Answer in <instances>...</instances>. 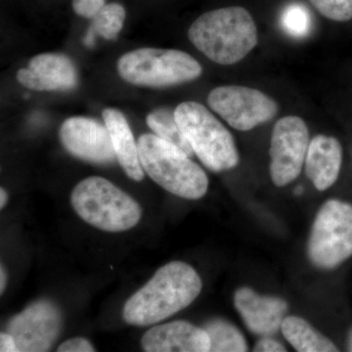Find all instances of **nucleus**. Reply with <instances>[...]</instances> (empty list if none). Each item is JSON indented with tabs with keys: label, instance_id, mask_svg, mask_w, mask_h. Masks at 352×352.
<instances>
[{
	"label": "nucleus",
	"instance_id": "obj_1",
	"mask_svg": "<svg viewBox=\"0 0 352 352\" xmlns=\"http://www.w3.org/2000/svg\"><path fill=\"white\" fill-rule=\"evenodd\" d=\"M203 283L197 271L182 261H171L155 273L124 305L129 325H154L189 307L200 295Z\"/></svg>",
	"mask_w": 352,
	"mask_h": 352
},
{
	"label": "nucleus",
	"instance_id": "obj_2",
	"mask_svg": "<svg viewBox=\"0 0 352 352\" xmlns=\"http://www.w3.org/2000/svg\"><path fill=\"white\" fill-rule=\"evenodd\" d=\"M192 44L214 63L234 65L258 44V30L251 13L240 6L203 14L189 28Z\"/></svg>",
	"mask_w": 352,
	"mask_h": 352
},
{
	"label": "nucleus",
	"instance_id": "obj_3",
	"mask_svg": "<svg viewBox=\"0 0 352 352\" xmlns=\"http://www.w3.org/2000/svg\"><path fill=\"white\" fill-rule=\"evenodd\" d=\"M138 145L143 170L164 190L188 200H198L207 193L205 171L175 145L155 134H143Z\"/></svg>",
	"mask_w": 352,
	"mask_h": 352
},
{
	"label": "nucleus",
	"instance_id": "obj_4",
	"mask_svg": "<svg viewBox=\"0 0 352 352\" xmlns=\"http://www.w3.org/2000/svg\"><path fill=\"white\" fill-rule=\"evenodd\" d=\"M72 206L80 219L107 232H122L138 226L142 210L138 201L99 176H90L72 192Z\"/></svg>",
	"mask_w": 352,
	"mask_h": 352
},
{
	"label": "nucleus",
	"instance_id": "obj_5",
	"mask_svg": "<svg viewBox=\"0 0 352 352\" xmlns=\"http://www.w3.org/2000/svg\"><path fill=\"white\" fill-rule=\"evenodd\" d=\"M175 113L194 154L208 170L220 173L237 166L239 153L232 134L205 106L183 102Z\"/></svg>",
	"mask_w": 352,
	"mask_h": 352
},
{
	"label": "nucleus",
	"instance_id": "obj_6",
	"mask_svg": "<svg viewBox=\"0 0 352 352\" xmlns=\"http://www.w3.org/2000/svg\"><path fill=\"white\" fill-rule=\"evenodd\" d=\"M118 71L132 85L166 87L196 80L203 68L184 51L140 48L122 55L118 62Z\"/></svg>",
	"mask_w": 352,
	"mask_h": 352
},
{
	"label": "nucleus",
	"instance_id": "obj_7",
	"mask_svg": "<svg viewBox=\"0 0 352 352\" xmlns=\"http://www.w3.org/2000/svg\"><path fill=\"white\" fill-rule=\"evenodd\" d=\"M308 256L312 264L324 270H335L352 256V206L330 200L315 217Z\"/></svg>",
	"mask_w": 352,
	"mask_h": 352
},
{
	"label": "nucleus",
	"instance_id": "obj_8",
	"mask_svg": "<svg viewBox=\"0 0 352 352\" xmlns=\"http://www.w3.org/2000/svg\"><path fill=\"white\" fill-rule=\"evenodd\" d=\"M210 109L240 131H252L277 115L276 102L261 90L241 85L215 87L208 96Z\"/></svg>",
	"mask_w": 352,
	"mask_h": 352
},
{
	"label": "nucleus",
	"instance_id": "obj_9",
	"mask_svg": "<svg viewBox=\"0 0 352 352\" xmlns=\"http://www.w3.org/2000/svg\"><path fill=\"white\" fill-rule=\"evenodd\" d=\"M309 146V132L305 120L287 116L273 129L270 144V176L277 187H284L298 177Z\"/></svg>",
	"mask_w": 352,
	"mask_h": 352
},
{
	"label": "nucleus",
	"instance_id": "obj_10",
	"mask_svg": "<svg viewBox=\"0 0 352 352\" xmlns=\"http://www.w3.org/2000/svg\"><path fill=\"white\" fill-rule=\"evenodd\" d=\"M62 329V315L57 305L50 300L32 303L14 316L8 325L20 352L48 351L56 342Z\"/></svg>",
	"mask_w": 352,
	"mask_h": 352
},
{
	"label": "nucleus",
	"instance_id": "obj_11",
	"mask_svg": "<svg viewBox=\"0 0 352 352\" xmlns=\"http://www.w3.org/2000/svg\"><path fill=\"white\" fill-rule=\"evenodd\" d=\"M59 138L69 154L88 163L108 164L117 159L107 127L94 119L69 118L62 124Z\"/></svg>",
	"mask_w": 352,
	"mask_h": 352
},
{
	"label": "nucleus",
	"instance_id": "obj_12",
	"mask_svg": "<svg viewBox=\"0 0 352 352\" xmlns=\"http://www.w3.org/2000/svg\"><path fill=\"white\" fill-rule=\"evenodd\" d=\"M17 80L36 91H65L78 85V71L66 55L43 53L32 58L27 68L18 72Z\"/></svg>",
	"mask_w": 352,
	"mask_h": 352
},
{
	"label": "nucleus",
	"instance_id": "obj_13",
	"mask_svg": "<svg viewBox=\"0 0 352 352\" xmlns=\"http://www.w3.org/2000/svg\"><path fill=\"white\" fill-rule=\"evenodd\" d=\"M234 305L245 327L261 337H270L277 333L288 311L286 300L276 296H259L248 287L236 291Z\"/></svg>",
	"mask_w": 352,
	"mask_h": 352
},
{
	"label": "nucleus",
	"instance_id": "obj_14",
	"mask_svg": "<svg viewBox=\"0 0 352 352\" xmlns=\"http://www.w3.org/2000/svg\"><path fill=\"white\" fill-rule=\"evenodd\" d=\"M147 352H207L210 338L203 328L186 321H175L155 326L141 340Z\"/></svg>",
	"mask_w": 352,
	"mask_h": 352
},
{
	"label": "nucleus",
	"instance_id": "obj_15",
	"mask_svg": "<svg viewBox=\"0 0 352 352\" xmlns=\"http://www.w3.org/2000/svg\"><path fill=\"white\" fill-rule=\"evenodd\" d=\"M342 147L337 138L317 135L310 141L305 157V173L315 188L325 191L339 178Z\"/></svg>",
	"mask_w": 352,
	"mask_h": 352
},
{
	"label": "nucleus",
	"instance_id": "obj_16",
	"mask_svg": "<svg viewBox=\"0 0 352 352\" xmlns=\"http://www.w3.org/2000/svg\"><path fill=\"white\" fill-rule=\"evenodd\" d=\"M103 120L122 170L134 182H141L144 178V170L141 166L138 145L124 113L117 109L108 108L103 111Z\"/></svg>",
	"mask_w": 352,
	"mask_h": 352
},
{
	"label": "nucleus",
	"instance_id": "obj_17",
	"mask_svg": "<svg viewBox=\"0 0 352 352\" xmlns=\"http://www.w3.org/2000/svg\"><path fill=\"white\" fill-rule=\"evenodd\" d=\"M282 333L291 346L300 352H337L335 344L315 330L305 319L288 316L281 326Z\"/></svg>",
	"mask_w": 352,
	"mask_h": 352
},
{
	"label": "nucleus",
	"instance_id": "obj_18",
	"mask_svg": "<svg viewBox=\"0 0 352 352\" xmlns=\"http://www.w3.org/2000/svg\"><path fill=\"white\" fill-rule=\"evenodd\" d=\"M146 122L157 138L175 145L187 156H193V150L176 120L175 112L170 109L159 108L153 111L147 116Z\"/></svg>",
	"mask_w": 352,
	"mask_h": 352
},
{
	"label": "nucleus",
	"instance_id": "obj_19",
	"mask_svg": "<svg viewBox=\"0 0 352 352\" xmlns=\"http://www.w3.org/2000/svg\"><path fill=\"white\" fill-rule=\"evenodd\" d=\"M126 10L120 3L106 4L99 13L91 19V25L85 38V44L91 47L95 36H100L108 41H115L124 27Z\"/></svg>",
	"mask_w": 352,
	"mask_h": 352
},
{
	"label": "nucleus",
	"instance_id": "obj_20",
	"mask_svg": "<svg viewBox=\"0 0 352 352\" xmlns=\"http://www.w3.org/2000/svg\"><path fill=\"white\" fill-rule=\"evenodd\" d=\"M203 329L210 338V351H248L244 336L233 324L222 319H214L208 322Z\"/></svg>",
	"mask_w": 352,
	"mask_h": 352
},
{
	"label": "nucleus",
	"instance_id": "obj_21",
	"mask_svg": "<svg viewBox=\"0 0 352 352\" xmlns=\"http://www.w3.org/2000/svg\"><path fill=\"white\" fill-rule=\"evenodd\" d=\"M281 23L282 27L289 36L294 38H303L309 34L311 16L305 6L292 4L285 9Z\"/></svg>",
	"mask_w": 352,
	"mask_h": 352
},
{
	"label": "nucleus",
	"instance_id": "obj_22",
	"mask_svg": "<svg viewBox=\"0 0 352 352\" xmlns=\"http://www.w3.org/2000/svg\"><path fill=\"white\" fill-rule=\"evenodd\" d=\"M324 17L335 22L352 20V0H308Z\"/></svg>",
	"mask_w": 352,
	"mask_h": 352
},
{
	"label": "nucleus",
	"instance_id": "obj_23",
	"mask_svg": "<svg viewBox=\"0 0 352 352\" xmlns=\"http://www.w3.org/2000/svg\"><path fill=\"white\" fill-rule=\"evenodd\" d=\"M74 11L87 19H94L99 11L106 6L105 0H73Z\"/></svg>",
	"mask_w": 352,
	"mask_h": 352
},
{
	"label": "nucleus",
	"instance_id": "obj_24",
	"mask_svg": "<svg viewBox=\"0 0 352 352\" xmlns=\"http://www.w3.org/2000/svg\"><path fill=\"white\" fill-rule=\"evenodd\" d=\"M59 352H94V346L85 338H74L62 342L58 347Z\"/></svg>",
	"mask_w": 352,
	"mask_h": 352
},
{
	"label": "nucleus",
	"instance_id": "obj_25",
	"mask_svg": "<svg viewBox=\"0 0 352 352\" xmlns=\"http://www.w3.org/2000/svg\"><path fill=\"white\" fill-rule=\"evenodd\" d=\"M254 351L256 352H286V347L281 342L264 337L254 346Z\"/></svg>",
	"mask_w": 352,
	"mask_h": 352
},
{
	"label": "nucleus",
	"instance_id": "obj_26",
	"mask_svg": "<svg viewBox=\"0 0 352 352\" xmlns=\"http://www.w3.org/2000/svg\"><path fill=\"white\" fill-rule=\"evenodd\" d=\"M0 351L1 352H16L17 346H16L15 340L10 333H0Z\"/></svg>",
	"mask_w": 352,
	"mask_h": 352
},
{
	"label": "nucleus",
	"instance_id": "obj_27",
	"mask_svg": "<svg viewBox=\"0 0 352 352\" xmlns=\"http://www.w3.org/2000/svg\"><path fill=\"white\" fill-rule=\"evenodd\" d=\"M7 282L6 271L3 268V265H1V270H0V293L3 294L4 289H6Z\"/></svg>",
	"mask_w": 352,
	"mask_h": 352
},
{
	"label": "nucleus",
	"instance_id": "obj_28",
	"mask_svg": "<svg viewBox=\"0 0 352 352\" xmlns=\"http://www.w3.org/2000/svg\"><path fill=\"white\" fill-rule=\"evenodd\" d=\"M7 201H8V195L7 192L3 188L0 190V208H4L6 207Z\"/></svg>",
	"mask_w": 352,
	"mask_h": 352
},
{
	"label": "nucleus",
	"instance_id": "obj_29",
	"mask_svg": "<svg viewBox=\"0 0 352 352\" xmlns=\"http://www.w3.org/2000/svg\"><path fill=\"white\" fill-rule=\"evenodd\" d=\"M347 351L352 352V329L349 335V340H347Z\"/></svg>",
	"mask_w": 352,
	"mask_h": 352
},
{
	"label": "nucleus",
	"instance_id": "obj_30",
	"mask_svg": "<svg viewBox=\"0 0 352 352\" xmlns=\"http://www.w3.org/2000/svg\"><path fill=\"white\" fill-rule=\"evenodd\" d=\"M296 193L298 194H300V193H302V188H298V190H296Z\"/></svg>",
	"mask_w": 352,
	"mask_h": 352
}]
</instances>
